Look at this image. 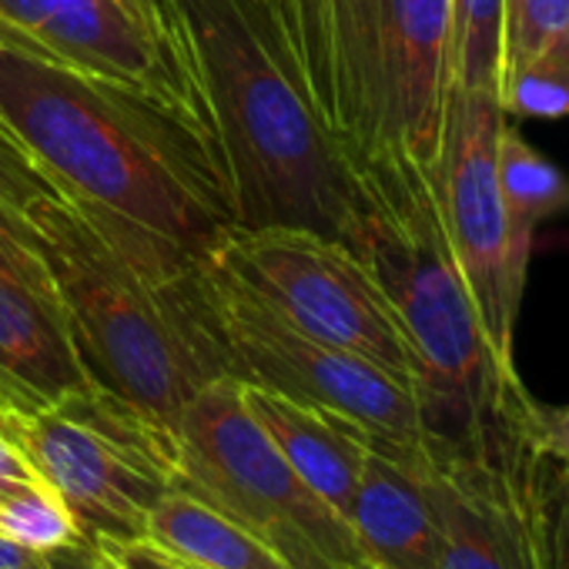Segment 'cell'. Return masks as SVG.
I'll use <instances>...</instances> for the list:
<instances>
[{"instance_id":"obj_14","label":"cell","mask_w":569,"mask_h":569,"mask_svg":"<svg viewBox=\"0 0 569 569\" xmlns=\"http://www.w3.org/2000/svg\"><path fill=\"white\" fill-rule=\"evenodd\" d=\"M241 399L264 436L278 446L284 462L349 522L369 456V436L336 412L284 399L261 386L241 382Z\"/></svg>"},{"instance_id":"obj_2","label":"cell","mask_w":569,"mask_h":569,"mask_svg":"<svg viewBox=\"0 0 569 569\" xmlns=\"http://www.w3.org/2000/svg\"><path fill=\"white\" fill-rule=\"evenodd\" d=\"M0 121L78 191L211 254L238 228L218 141L178 108L0 31Z\"/></svg>"},{"instance_id":"obj_23","label":"cell","mask_w":569,"mask_h":569,"mask_svg":"<svg viewBox=\"0 0 569 569\" xmlns=\"http://www.w3.org/2000/svg\"><path fill=\"white\" fill-rule=\"evenodd\" d=\"M101 549L111 552V559L121 566V569H201L148 539H134V542H98Z\"/></svg>"},{"instance_id":"obj_13","label":"cell","mask_w":569,"mask_h":569,"mask_svg":"<svg viewBox=\"0 0 569 569\" xmlns=\"http://www.w3.org/2000/svg\"><path fill=\"white\" fill-rule=\"evenodd\" d=\"M88 386L54 289L0 268V412H38Z\"/></svg>"},{"instance_id":"obj_5","label":"cell","mask_w":569,"mask_h":569,"mask_svg":"<svg viewBox=\"0 0 569 569\" xmlns=\"http://www.w3.org/2000/svg\"><path fill=\"white\" fill-rule=\"evenodd\" d=\"M352 168H432L452 91L449 0H261Z\"/></svg>"},{"instance_id":"obj_20","label":"cell","mask_w":569,"mask_h":569,"mask_svg":"<svg viewBox=\"0 0 569 569\" xmlns=\"http://www.w3.org/2000/svg\"><path fill=\"white\" fill-rule=\"evenodd\" d=\"M569 58V0H502V74L542 58Z\"/></svg>"},{"instance_id":"obj_16","label":"cell","mask_w":569,"mask_h":569,"mask_svg":"<svg viewBox=\"0 0 569 569\" xmlns=\"http://www.w3.org/2000/svg\"><path fill=\"white\" fill-rule=\"evenodd\" d=\"M144 539L201 569H289L248 529L181 489L151 509Z\"/></svg>"},{"instance_id":"obj_25","label":"cell","mask_w":569,"mask_h":569,"mask_svg":"<svg viewBox=\"0 0 569 569\" xmlns=\"http://www.w3.org/2000/svg\"><path fill=\"white\" fill-rule=\"evenodd\" d=\"M28 569H98L94 562V542L91 539H74L68 546L48 549V552H34Z\"/></svg>"},{"instance_id":"obj_17","label":"cell","mask_w":569,"mask_h":569,"mask_svg":"<svg viewBox=\"0 0 569 569\" xmlns=\"http://www.w3.org/2000/svg\"><path fill=\"white\" fill-rule=\"evenodd\" d=\"M496 174L512 231L526 244H532V234L546 218L569 211V178L532 144H526V138L509 121L499 128Z\"/></svg>"},{"instance_id":"obj_4","label":"cell","mask_w":569,"mask_h":569,"mask_svg":"<svg viewBox=\"0 0 569 569\" xmlns=\"http://www.w3.org/2000/svg\"><path fill=\"white\" fill-rule=\"evenodd\" d=\"M359 178L362 208L346 248L376 278L409 342L426 456H469L532 396L486 339L429 171L416 161H386L359 168Z\"/></svg>"},{"instance_id":"obj_7","label":"cell","mask_w":569,"mask_h":569,"mask_svg":"<svg viewBox=\"0 0 569 569\" xmlns=\"http://www.w3.org/2000/svg\"><path fill=\"white\" fill-rule=\"evenodd\" d=\"M201 296L228 379L336 412L359 426L376 452L402 462L426 459L409 382L284 322L214 251L201 261Z\"/></svg>"},{"instance_id":"obj_24","label":"cell","mask_w":569,"mask_h":569,"mask_svg":"<svg viewBox=\"0 0 569 569\" xmlns=\"http://www.w3.org/2000/svg\"><path fill=\"white\" fill-rule=\"evenodd\" d=\"M124 8H131L141 21H148L158 34H164L168 41H174L178 48L191 51V41L184 34V24L178 18L174 0H121Z\"/></svg>"},{"instance_id":"obj_18","label":"cell","mask_w":569,"mask_h":569,"mask_svg":"<svg viewBox=\"0 0 569 569\" xmlns=\"http://www.w3.org/2000/svg\"><path fill=\"white\" fill-rule=\"evenodd\" d=\"M452 4V88L499 98L502 74V0H449Z\"/></svg>"},{"instance_id":"obj_8","label":"cell","mask_w":569,"mask_h":569,"mask_svg":"<svg viewBox=\"0 0 569 569\" xmlns=\"http://www.w3.org/2000/svg\"><path fill=\"white\" fill-rule=\"evenodd\" d=\"M0 429L91 542L144 539L151 509L174 489V436L98 386L38 412H0Z\"/></svg>"},{"instance_id":"obj_1","label":"cell","mask_w":569,"mask_h":569,"mask_svg":"<svg viewBox=\"0 0 569 569\" xmlns=\"http://www.w3.org/2000/svg\"><path fill=\"white\" fill-rule=\"evenodd\" d=\"M0 231L34 258L64 309L91 386L174 436L224 379L201 296V254L94 201L0 121Z\"/></svg>"},{"instance_id":"obj_9","label":"cell","mask_w":569,"mask_h":569,"mask_svg":"<svg viewBox=\"0 0 569 569\" xmlns=\"http://www.w3.org/2000/svg\"><path fill=\"white\" fill-rule=\"evenodd\" d=\"M536 406L516 412L476 452L426 462L439 522L432 569H552L559 469L539 449Z\"/></svg>"},{"instance_id":"obj_12","label":"cell","mask_w":569,"mask_h":569,"mask_svg":"<svg viewBox=\"0 0 569 569\" xmlns=\"http://www.w3.org/2000/svg\"><path fill=\"white\" fill-rule=\"evenodd\" d=\"M0 31L44 58L178 108L218 141L194 54L158 34L121 0H0Z\"/></svg>"},{"instance_id":"obj_28","label":"cell","mask_w":569,"mask_h":569,"mask_svg":"<svg viewBox=\"0 0 569 569\" xmlns=\"http://www.w3.org/2000/svg\"><path fill=\"white\" fill-rule=\"evenodd\" d=\"M0 268H11V271H21V274H31V278H41V281H48L44 278V271L34 264V258L28 254V251H21L4 231H0ZM51 284V281H48Z\"/></svg>"},{"instance_id":"obj_15","label":"cell","mask_w":569,"mask_h":569,"mask_svg":"<svg viewBox=\"0 0 569 569\" xmlns=\"http://www.w3.org/2000/svg\"><path fill=\"white\" fill-rule=\"evenodd\" d=\"M426 462H402L369 449L349 526L376 569H432L439 522L426 486Z\"/></svg>"},{"instance_id":"obj_29","label":"cell","mask_w":569,"mask_h":569,"mask_svg":"<svg viewBox=\"0 0 569 569\" xmlns=\"http://www.w3.org/2000/svg\"><path fill=\"white\" fill-rule=\"evenodd\" d=\"M31 549L18 546L14 539H8L4 532H0V569H28L31 562Z\"/></svg>"},{"instance_id":"obj_21","label":"cell","mask_w":569,"mask_h":569,"mask_svg":"<svg viewBox=\"0 0 569 569\" xmlns=\"http://www.w3.org/2000/svg\"><path fill=\"white\" fill-rule=\"evenodd\" d=\"M499 104L506 114L566 118L569 114V58L542 54L499 81Z\"/></svg>"},{"instance_id":"obj_10","label":"cell","mask_w":569,"mask_h":569,"mask_svg":"<svg viewBox=\"0 0 569 569\" xmlns=\"http://www.w3.org/2000/svg\"><path fill=\"white\" fill-rule=\"evenodd\" d=\"M509 114L496 94L452 88L446 98L442 141L429 181L439 218L466 281L476 316L496 356L512 366V339L526 292L529 251L509 221L499 174L496 141Z\"/></svg>"},{"instance_id":"obj_26","label":"cell","mask_w":569,"mask_h":569,"mask_svg":"<svg viewBox=\"0 0 569 569\" xmlns=\"http://www.w3.org/2000/svg\"><path fill=\"white\" fill-rule=\"evenodd\" d=\"M28 482H41V476L34 472L28 456L18 449V442L0 429V496L18 486H28Z\"/></svg>"},{"instance_id":"obj_31","label":"cell","mask_w":569,"mask_h":569,"mask_svg":"<svg viewBox=\"0 0 569 569\" xmlns=\"http://www.w3.org/2000/svg\"><path fill=\"white\" fill-rule=\"evenodd\" d=\"M356 569H376V566H356Z\"/></svg>"},{"instance_id":"obj_19","label":"cell","mask_w":569,"mask_h":569,"mask_svg":"<svg viewBox=\"0 0 569 569\" xmlns=\"http://www.w3.org/2000/svg\"><path fill=\"white\" fill-rule=\"evenodd\" d=\"M0 532L31 552H48L81 539L71 509L44 482H28L0 496Z\"/></svg>"},{"instance_id":"obj_22","label":"cell","mask_w":569,"mask_h":569,"mask_svg":"<svg viewBox=\"0 0 569 569\" xmlns=\"http://www.w3.org/2000/svg\"><path fill=\"white\" fill-rule=\"evenodd\" d=\"M536 439L549 462L569 479V406H536Z\"/></svg>"},{"instance_id":"obj_11","label":"cell","mask_w":569,"mask_h":569,"mask_svg":"<svg viewBox=\"0 0 569 569\" xmlns=\"http://www.w3.org/2000/svg\"><path fill=\"white\" fill-rule=\"evenodd\" d=\"M214 254L284 322L412 386L402 326L376 278L342 241L302 228H231Z\"/></svg>"},{"instance_id":"obj_30","label":"cell","mask_w":569,"mask_h":569,"mask_svg":"<svg viewBox=\"0 0 569 569\" xmlns=\"http://www.w3.org/2000/svg\"><path fill=\"white\" fill-rule=\"evenodd\" d=\"M94 562H98V569H121V566L111 559V552H108V549H101L98 542H94Z\"/></svg>"},{"instance_id":"obj_3","label":"cell","mask_w":569,"mask_h":569,"mask_svg":"<svg viewBox=\"0 0 569 569\" xmlns=\"http://www.w3.org/2000/svg\"><path fill=\"white\" fill-rule=\"evenodd\" d=\"M218 131L238 228L349 241L362 178L312 108L261 0H174Z\"/></svg>"},{"instance_id":"obj_27","label":"cell","mask_w":569,"mask_h":569,"mask_svg":"<svg viewBox=\"0 0 569 569\" xmlns=\"http://www.w3.org/2000/svg\"><path fill=\"white\" fill-rule=\"evenodd\" d=\"M552 569H569V479L562 472L552 496Z\"/></svg>"},{"instance_id":"obj_6","label":"cell","mask_w":569,"mask_h":569,"mask_svg":"<svg viewBox=\"0 0 569 569\" xmlns=\"http://www.w3.org/2000/svg\"><path fill=\"white\" fill-rule=\"evenodd\" d=\"M174 452V489L224 512L289 569L369 566L352 526L302 482L254 422L238 379H214L188 402Z\"/></svg>"}]
</instances>
